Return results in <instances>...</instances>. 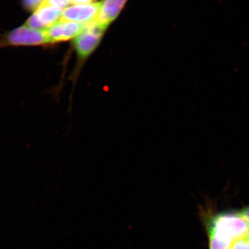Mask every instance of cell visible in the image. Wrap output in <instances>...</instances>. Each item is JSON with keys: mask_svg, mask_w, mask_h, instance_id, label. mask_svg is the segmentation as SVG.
Masks as SVG:
<instances>
[{"mask_svg": "<svg viewBox=\"0 0 249 249\" xmlns=\"http://www.w3.org/2000/svg\"><path fill=\"white\" fill-rule=\"evenodd\" d=\"M49 45L45 30L27 26L16 28L0 39V49L8 47H38Z\"/></svg>", "mask_w": 249, "mask_h": 249, "instance_id": "2", "label": "cell"}, {"mask_svg": "<svg viewBox=\"0 0 249 249\" xmlns=\"http://www.w3.org/2000/svg\"><path fill=\"white\" fill-rule=\"evenodd\" d=\"M43 1L44 0H22L23 7L27 11L35 12Z\"/></svg>", "mask_w": 249, "mask_h": 249, "instance_id": "9", "label": "cell"}, {"mask_svg": "<svg viewBox=\"0 0 249 249\" xmlns=\"http://www.w3.org/2000/svg\"><path fill=\"white\" fill-rule=\"evenodd\" d=\"M240 214L249 223V207L246 208L243 211H241Z\"/></svg>", "mask_w": 249, "mask_h": 249, "instance_id": "11", "label": "cell"}, {"mask_svg": "<svg viewBox=\"0 0 249 249\" xmlns=\"http://www.w3.org/2000/svg\"><path fill=\"white\" fill-rule=\"evenodd\" d=\"M92 0H71V4H87L90 3Z\"/></svg>", "mask_w": 249, "mask_h": 249, "instance_id": "12", "label": "cell"}, {"mask_svg": "<svg viewBox=\"0 0 249 249\" xmlns=\"http://www.w3.org/2000/svg\"><path fill=\"white\" fill-rule=\"evenodd\" d=\"M87 26L80 23L59 19L58 22L45 30L49 45L76 38Z\"/></svg>", "mask_w": 249, "mask_h": 249, "instance_id": "5", "label": "cell"}, {"mask_svg": "<svg viewBox=\"0 0 249 249\" xmlns=\"http://www.w3.org/2000/svg\"><path fill=\"white\" fill-rule=\"evenodd\" d=\"M42 3L62 10L66 9L69 5L71 4V0H44Z\"/></svg>", "mask_w": 249, "mask_h": 249, "instance_id": "8", "label": "cell"}, {"mask_svg": "<svg viewBox=\"0 0 249 249\" xmlns=\"http://www.w3.org/2000/svg\"><path fill=\"white\" fill-rule=\"evenodd\" d=\"M62 11L63 10L42 3L34 15L37 22L40 23L42 29L46 30L58 22L61 18Z\"/></svg>", "mask_w": 249, "mask_h": 249, "instance_id": "7", "label": "cell"}, {"mask_svg": "<svg viewBox=\"0 0 249 249\" xmlns=\"http://www.w3.org/2000/svg\"><path fill=\"white\" fill-rule=\"evenodd\" d=\"M127 0H103L96 22L107 28L120 14Z\"/></svg>", "mask_w": 249, "mask_h": 249, "instance_id": "6", "label": "cell"}, {"mask_svg": "<svg viewBox=\"0 0 249 249\" xmlns=\"http://www.w3.org/2000/svg\"><path fill=\"white\" fill-rule=\"evenodd\" d=\"M210 249H231L235 241L249 233V223L240 213H222L206 223Z\"/></svg>", "mask_w": 249, "mask_h": 249, "instance_id": "1", "label": "cell"}, {"mask_svg": "<svg viewBox=\"0 0 249 249\" xmlns=\"http://www.w3.org/2000/svg\"><path fill=\"white\" fill-rule=\"evenodd\" d=\"M246 237H247V240L249 242V233L248 234V235H247Z\"/></svg>", "mask_w": 249, "mask_h": 249, "instance_id": "13", "label": "cell"}, {"mask_svg": "<svg viewBox=\"0 0 249 249\" xmlns=\"http://www.w3.org/2000/svg\"><path fill=\"white\" fill-rule=\"evenodd\" d=\"M106 29L96 22L85 28L73 40V47L78 58L84 60L92 53L99 45Z\"/></svg>", "mask_w": 249, "mask_h": 249, "instance_id": "3", "label": "cell"}, {"mask_svg": "<svg viewBox=\"0 0 249 249\" xmlns=\"http://www.w3.org/2000/svg\"><path fill=\"white\" fill-rule=\"evenodd\" d=\"M231 249H249V242L245 238L236 240Z\"/></svg>", "mask_w": 249, "mask_h": 249, "instance_id": "10", "label": "cell"}, {"mask_svg": "<svg viewBox=\"0 0 249 249\" xmlns=\"http://www.w3.org/2000/svg\"><path fill=\"white\" fill-rule=\"evenodd\" d=\"M100 9L101 2L72 5L62 11L60 19L89 25L96 22Z\"/></svg>", "mask_w": 249, "mask_h": 249, "instance_id": "4", "label": "cell"}]
</instances>
